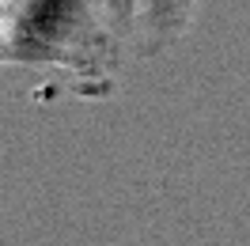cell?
Wrapping results in <instances>:
<instances>
[{
	"instance_id": "1",
	"label": "cell",
	"mask_w": 250,
	"mask_h": 246,
	"mask_svg": "<svg viewBox=\"0 0 250 246\" xmlns=\"http://www.w3.org/2000/svg\"><path fill=\"white\" fill-rule=\"evenodd\" d=\"M4 61L57 76L80 99H106L118 87L125 42L103 0H0Z\"/></svg>"
},
{
	"instance_id": "2",
	"label": "cell",
	"mask_w": 250,
	"mask_h": 246,
	"mask_svg": "<svg viewBox=\"0 0 250 246\" xmlns=\"http://www.w3.org/2000/svg\"><path fill=\"white\" fill-rule=\"evenodd\" d=\"M197 8H201V0H141L133 53L137 57H163V53H171L193 31Z\"/></svg>"
},
{
	"instance_id": "3",
	"label": "cell",
	"mask_w": 250,
	"mask_h": 246,
	"mask_svg": "<svg viewBox=\"0 0 250 246\" xmlns=\"http://www.w3.org/2000/svg\"><path fill=\"white\" fill-rule=\"evenodd\" d=\"M103 12H106L114 34H118L125 46L133 49V34H137V12H141V0H103Z\"/></svg>"
}]
</instances>
